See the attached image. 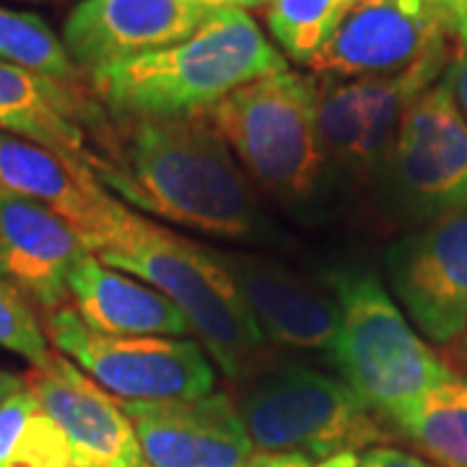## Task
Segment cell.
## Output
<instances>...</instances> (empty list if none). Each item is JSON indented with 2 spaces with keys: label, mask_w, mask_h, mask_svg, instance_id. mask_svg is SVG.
<instances>
[{
  "label": "cell",
  "mask_w": 467,
  "mask_h": 467,
  "mask_svg": "<svg viewBox=\"0 0 467 467\" xmlns=\"http://www.w3.org/2000/svg\"><path fill=\"white\" fill-rule=\"evenodd\" d=\"M361 467H434L426 462L423 457H418L413 451H405L400 447H389L379 444L371 450L361 451Z\"/></svg>",
  "instance_id": "484cf974"
},
{
  "label": "cell",
  "mask_w": 467,
  "mask_h": 467,
  "mask_svg": "<svg viewBox=\"0 0 467 467\" xmlns=\"http://www.w3.org/2000/svg\"><path fill=\"white\" fill-rule=\"evenodd\" d=\"M3 467H76L66 434L42 405L26 420Z\"/></svg>",
  "instance_id": "cb8c5ba5"
},
{
  "label": "cell",
  "mask_w": 467,
  "mask_h": 467,
  "mask_svg": "<svg viewBox=\"0 0 467 467\" xmlns=\"http://www.w3.org/2000/svg\"><path fill=\"white\" fill-rule=\"evenodd\" d=\"M0 346L26 358L34 368L47 364L52 356L47 333L34 315L32 304L3 278H0Z\"/></svg>",
  "instance_id": "603a6c76"
},
{
  "label": "cell",
  "mask_w": 467,
  "mask_h": 467,
  "mask_svg": "<svg viewBox=\"0 0 467 467\" xmlns=\"http://www.w3.org/2000/svg\"><path fill=\"white\" fill-rule=\"evenodd\" d=\"M374 180L392 216L436 221L467 211V119L444 76L410 101Z\"/></svg>",
  "instance_id": "52a82bcc"
},
{
  "label": "cell",
  "mask_w": 467,
  "mask_h": 467,
  "mask_svg": "<svg viewBox=\"0 0 467 467\" xmlns=\"http://www.w3.org/2000/svg\"><path fill=\"white\" fill-rule=\"evenodd\" d=\"M465 346H467V340H465Z\"/></svg>",
  "instance_id": "1f68e13d"
},
{
  "label": "cell",
  "mask_w": 467,
  "mask_h": 467,
  "mask_svg": "<svg viewBox=\"0 0 467 467\" xmlns=\"http://www.w3.org/2000/svg\"><path fill=\"white\" fill-rule=\"evenodd\" d=\"M450 60H429L387 78H322L317 88V135L327 167L350 177H374L392 149L405 109L444 76Z\"/></svg>",
  "instance_id": "9c48e42d"
},
{
  "label": "cell",
  "mask_w": 467,
  "mask_h": 467,
  "mask_svg": "<svg viewBox=\"0 0 467 467\" xmlns=\"http://www.w3.org/2000/svg\"><path fill=\"white\" fill-rule=\"evenodd\" d=\"M257 451L325 460L379 447L387 431L343 379L306 364L257 371L236 402Z\"/></svg>",
  "instance_id": "8992f818"
},
{
  "label": "cell",
  "mask_w": 467,
  "mask_h": 467,
  "mask_svg": "<svg viewBox=\"0 0 467 467\" xmlns=\"http://www.w3.org/2000/svg\"><path fill=\"white\" fill-rule=\"evenodd\" d=\"M265 340L333 367L340 309L333 288H317L273 260L216 252Z\"/></svg>",
  "instance_id": "4fadbf2b"
},
{
  "label": "cell",
  "mask_w": 467,
  "mask_h": 467,
  "mask_svg": "<svg viewBox=\"0 0 467 467\" xmlns=\"http://www.w3.org/2000/svg\"><path fill=\"white\" fill-rule=\"evenodd\" d=\"M250 467H315L312 457L304 454H275V451H254Z\"/></svg>",
  "instance_id": "83f0119b"
},
{
  "label": "cell",
  "mask_w": 467,
  "mask_h": 467,
  "mask_svg": "<svg viewBox=\"0 0 467 467\" xmlns=\"http://www.w3.org/2000/svg\"><path fill=\"white\" fill-rule=\"evenodd\" d=\"M91 254L84 236L42 202L0 192V278L29 304L63 306L70 275Z\"/></svg>",
  "instance_id": "2e32d148"
},
{
  "label": "cell",
  "mask_w": 467,
  "mask_h": 467,
  "mask_svg": "<svg viewBox=\"0 0 467 467\" xmlns=\"http://www.w3.org/2000/svg\"><path fill=\"white\" fill-rule=\"evenodd\" d=\"M195 3H205V5H213V8H226L229 0H195Z\"/></svg>",
  "instance_id": "4dcf8cb0"
},
{
  "label": "cell",
  "mask_w": 467,
  "mask_h": 467,
  "mask_svg": "<svg viewBox=\"0 0 467 467\" xmlns=\"http://www.w3.org/2000/svg\"><path fill=\"white\" fill-rule=\"evenodd\" d=\"M0 60L29 67L55 81L78 86L81 70L70 60L66 45L36 14L0 5Z\"/></svg>",
  "instance_id": "44dd1931"
},
{
  "label": "cell",
  "mask_w": 467,
  "mask_h": 467,
  "mask_svg": "<svg viewBox=\"0 0 467 467\" xmlns=\"http://www.w3.org/2000/svg\"><path fill=\"white\" fill-rule=\"evenodd\" d=\"M213 5L195 0H81L63 26V45L88 76L180 45L201 29Z\"/></svg>",
  "instance_id": "7c38bea8"
},
{
  "label": "cell",
  "mask_w": 467,
  "mask_h": 467,
  "mask_svg": "<svg viewBox=\"0 0 467 467\" xmlns=\"http://www.w3.org/2000/svg\"><path fill=\"white\" fill-rule=\"evenodd\" d=\"M317 88L312 76L285 67L236 88L208 112L252 184L306 213L330 182L317 135Z\"/></svg>",
  "instance_id": "277c9868"
},
{
  "label": "cell",
  "mask_w": 467,
  "mask_h": 467,
  "mask_svg": "<svg viewBox=\"0 0 467 467\" xmlns=\"http://www.w3.org/2000/svg\"><path fill=\"white\" fill-rule=\"evenodd\" d=\"M454 42L467 39V0H420Z\"/></svg>",
  "instance_id": "d4e9b609"
},
{
  "label": "cell",
  "mask_w": 467,
  "mask_h": 467,
  "mask_svg": "<svg viewBox=\"0 0 467 467\" xmlns=\"http://www.w3.org/2000/svg\"><path fill=\"white\" fill-rule=\"evenodd\" d=\"M97 180L107 192L184 229L236 242L265 236L252 180L208 115L133 122L122 156L104 159Z\"/></svg>",
  "instance_id": "6da1fadb"
},
{
  "label": "cell",
  "mask_w": 467,
  "mask_h": 467,
  "mask_svg": "<svg viewBox=\"0 0 467 467\" xmlns=\"http://www.w3.org/2000/svg\"><path fill=\"white\" fill-rule=\"evenodd\" d=\"M88 250L104 265L133 273L177 304L208 356L232 379H250L263 368L265 337L216 252L140 218L125 202Z\"/></svg>",
  "instance_id": "3957f363"
},
{
  "label": "cell",
  "mask_w": 467,
  "mask_h": 467,
  "mask_svg": "<svg viewBox=\"0 0 467 467\" xmlns=\"http://www.w3.org/2000/svg\"><path fill=\"white\" fill-rule=\"evenodd\" d=\"M47 335L119 402L192 400L216 387L208 350L192 337L97 333L73 306L52 309Z\"/></svg>",
  "instance_id": "ba28073f"
},
{
  "label": "cell",
  "mask_w": 467,
  "mask_h": 467,
  "mask_svg": "<svg viewBox=\"0 0 467 467\" xmlns=\"http://www.w3.org/2000/svg\"><path fill=\"white\" fill-rule=\"evenodd\" d=\"M26 384L66 434L76 467H149L122 402L70 358L52 353Z\"/></svg>",
  "instance_id": "9a60e30c"
},
{
  "label": "cell",
  "mask_w": 467,
  "mask_h": 467,
  "mask_svg": "<svg viewBox=\"0 0 467 467\" xmlns=\"http://www.w3.org/2000/svg\"><path fill=\"white\" fill-rule=\"evenodd\" d=\"M285 70V57L239 8H216L198 32L91 73V86L119 119L208 115L218 101L263 76Z\"/></svg>",
  "instance_id": "7a4b0ae2"
},
{
  "label": "cell",
  "mask_w": 467,
  "mask_h": 467,
  "mask_svg": "<svg viewBox=\"0 0 467 467\" xmlns=\"http://www.w3.org/2000/svg\"><path fill=\"white\" fill-rule=\"evenodd\" d=\"M0 192L47 205L76 226L86 244L99 236L122 205L91 169L8 133H0Z\"/></svg>",
  "instance_id": "ac0fdd59"
},
{
  "label": "cell",
  "mask_w": 467,
  "mask_h": 467,
  "mask_svg": "<svg viewBox=\"0 0 467 467\" xmlns=\"http://www.w3.org/2000/svg\"><path fill=\"white\" fill-rule=\"evenodd\" d=\"M99 122L97 104L78 86L0 60V133L32 140L97 174L104 159L88 149L86 128Z\"/></svg>",
  "instance_id": "e0dca14e"
},
{
  "label": "cell",
  "mask_w": 467,
  "mask_h": 467,
  "mask_svg": "<svg viewBox=\"0 0 467 467\" xmlns=\"http://www.w3.org/2000/svg\"><path fill=\"white\" fill-rule=\"evenodd\" d=\"M340 327L333 368L377 418L387 423L451 377V368L410 327L377 275L337 270L330 275Z\"/></svg>",
  "instance_id": "5b68a950"
},
{
  "label": "cell",
  "mask_w": 467,
  "mask_h": 467,
  "mask_svg": "<svg viewBox=\"0 0 467 467\" xmlns=\"http://www.w3.org/2000/svg\"><path fill=\"white\" fill-rule=\"evenodd\" d=\"M149 467H250L252 439L221 392L192 400L122 402Z\"/></svg>",
  "instance_id": "5bb4252c"
},
{
  "label": "cell",
  "mask_w": 467,
  "mask_h": 467,
  "mask_svg": "<svg viewBox=\"0 0 467 467\" xmlns=\"http://www.w3.org/2000/svg\"><path fill=\"white\" fill-rule=\"evenodd\" d=\"M24 384L26 382H24L21 377H16L14 371H5V368H0V405L8 400L14 392H18Z\"/></svg>",
  "instance_id": "f1b7e54d"
},
{
  "label": "cell",
  "mask_w": 467,
  "mask_h": 467,
  "mask_svg": "<svg viewBox=\"0 0 467 467\" xmlns=\"http://www.w3.org/2000/svg\"><path fill=\"white\" fill-rule=\"evenodd\" d=\"M387 278L405 317L434 343L467 330V211L405 234L384 257Z\"/></svg>",
  "instance_id": "8fae6325"
},
{
  "label": "cell",
  "mask_w": 467,
  "mask_h": 467,
  "mask_svg": "<svg viewBox=\"0 0 467 467\" xmlns=\"http://www.w3.org/2000/svg\"><path fill=\"white\" fill-rule=\"evenodd\" d=\"M444 81L450 84L451 97H454L457 107L462 109V115L467 119V39L457 42L450 66L444 70Z\"/></svg>",
  "instance_id": "4316f807"
},
{
  "label": "cell",
  "mask_w": 467,
  "mask_h": 467,
  "mask_svg": "<svg viewBox=\"0 0 467 467\" xmlns=\"http://www.w3.org/2000/svg\"><path fill=\"white\" fill-rule=\"evenodd\" d=\"M350 3L353 0H270L267 29L294 63L309 66Z\"/></svg>",
  "instance_id": "7402d4cb"
},
{
  "label": "cell",
  "mask_w": 467,
  "mask_h": 467,
  "mask_svg": "<svg viewBox=\"0 0 467 467\" xmlns=\"http://www.w3.org/2000/svg\"><path fill=\"white\" fill-rule=\"evenodd\" d=\"M270 0H229L232 8H239V11H247V8H263Z\"/></svg>",
  "instance_id": "f546056e"
},
{
  "label": "cell",
  "mask_w": 467,
  "mask_h": 467,
  "mask_svg": "<svg viewBox=\"0 0 467 467\" xmlns=\"http://www.w3.org/2000/svg\"><path fill=\"white\" fill-rule=\"evenodd\" d=\"M441 467H467V379L451 374L389 420Z\"/></svg>",
  "instance_id": "ffe728a7"
},
{
  "label": "cell",
  "mask_w": 467,
  "mask_h": 467,
  "mask_svg": "<svg viewBox=\"0 0 467 467\" xmlns=\"http://www.w3.org/2000/svg\"><path fill=\"white\" fill-rule=\"evenodd\" d=\"M70 296L78 317L107 335H192L177 304L153 285L104 265L94 254L78 263L70 275Z\"/></svg>",
  "instance_id": "d6986e66"
},
{
  "label": "cell",
  "mask_w": 467,
  "mask_h": 467,
  "mask_svg": "<svg viewBox=\"0 0 467 467\" xmlns=\"http://www.w3.org/2000/svg\"><path fill=\"white\" fill-rule=\"evenodd\" d=\"M451 57L450 34L420 0H353L309 66L322 78H387Z\"/></svg>",
  "instance_id": "30bf717a"
}]
</instances>
